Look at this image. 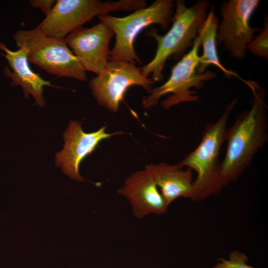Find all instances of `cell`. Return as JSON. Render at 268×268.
Segmentation results:
<instances>
[{
  "label": "cell",
  "instance_id": "ba28073f",
  "mask_svg": "<svg viewBox=\"0 0 268 268\" xmlns=\"http://www.w3.org/2000/svg\"><path fill=\"white\" fill-rule=\"evenodd\" d=\"M152 83L135 65L123 60H109L105 68L90 80L89 87L99 105L116 112L130 87L140 86L149 94Z\"/></svg>",
  "mask_w": 268,
  "mask_h": 268
},
{
  "label": "cell",
  "instance_id": "3957f363",
  "mask_svg": "<svg viewBox=\"0 0 268 268\" xmlns=\"http://www.w3.org/2000/svg\"><path fill=\"white\" fill-rule=\"evenodd\" d=\"M237 103V99H233L215 123L205 126L199 145L179 163L197 173L193 181L195 200L201 201L218 194L223 188L220 177V151L226 141L229 116Z\"/></svg>",
  "mask_w": 268,
  "mask_h": 268
},
{
  "label": "cell",
  "instance_id": "7a4b0ae2",
  "mask_svg": "<svg viewBox=\"0 0 268 268\" xmlns=\"http://www.w3.org/2000/svg\"><path fill=\"white\" fill-rule=\"evenodd\" d=\"M209 6V2L204 0H199L190 7L184 0L176 1L172 24L167 32L160 35L155 29H152L147 33L156 41L157 49L153 58L140 68L142 75L148 77L151 74L153 82L164 78L163 70L167 60L171 56L174 60H179L192 47Z\"/></svg>",
  "mask_w": 268,
  "mask_h": 268
},
{
  "label": "cell",
  "instance_id": "8fae6325",
  "mask_svg": "<svg viewBox=\"0 0 268 268\" xmlns=\"http://www.w3.org/2000/svg\"><path fill=\"white\" fill-rule=\"evenodd\" d=\"M106 126L90 133H85L78 121H70L64 134L65 144L62 151L56 155V165L62 168L63 172L70 178L78 182L85 179L80 175V163L91 154L99 142L122 132L108 133Z\"/></svg>",
  "mask_w": 268,
  "mask_h": 268
},
{
  "label": "cell",
  "instance_id": "4fadbf2b",
  "mask_svg": "<svg viewBox=\"0 0 268 268\" xmlns=\"http://www.w3.org/2000/svg\"><path fill=\"white\" fill-rule=\"evenodd\" d=\"M145 169L152 175L168 206L181 197L195 200L193 170L190 168L184 170L179 164L160 163L145 165Z\"/></svg>",
  "mask_w": 268,
  "mask_h": 268
},
{
  "label": "cell",
  "instance_id": "8992f818",
  "mask_svg": "<svg viewBox=\"0 0 268 268\" xmlns=\"http://www.w3.org/2000/svg\"><path fill=\"white\" fill-rule=\"evenodd\" d=\"M146 6L144 0H58L37 27L48 36L65 39L97 15L113 11H135Z\"/></svg>",
  "mask_w": 268,
  "mask_h": 268
},
{
  "label": "cell",
  "instance_id": "7c38bea8",
  "mask_svg": "<svg viewBox=\"0 0 268 268\" xmlns=\"http://www.w3.org/2000/svg\"><path fill=\"white\" fill-rule=\"evenodd\" d=\"M118 193L129 201L133 215L138 219L150 214L166 213L169 206L152 175L146 169L132 173Z\"/></svg>",
  "mask_w": 268,
  "mask_h": 268
},
{
  "label": "cell",
  "instance_id": "9c48e42d",
  "mask_svg": "<svg viewBox=\"0 0 268 268\" xmlns=\"http://www.w3.org/2000/svg\"><path fill=\"white\" fill-rule=\"evenodd\" d=\"M260 3L259 0H229L222 2V19L216 41L217 44H222L231 58L241 61L246 57L247 46L259 31L251 26L250 20Z\"/></svg>",
  "mask_w": 268,
  "mask_h": 268
},
{
  "label": "cell",
  "instance_id": "e0dca14e",
  "mask_svg": "<svg viewBox=\"0 0 268 268\" xmlns=\"http://www.w3.org/2000/svg\"><path fill=\"white\" fill-rule=\"evenodd\" d=\"M217 262L211 268H256L248 264L247 255L238 250L231 251L228 259L218 258Z\"/></svg>",
  "mask_w": 268,
  "mask_h": 268
},
{
  "label": "cell",
  "instance_id": "6da1fadb",
  "mask_svg": "<svg viewBox=\"0 0 268 268\" xmlns=\"http://www.w3.org/2000/svg\"><path fill=\"white\" fill-rule=\"evenodd\" d=\"M242 81L252 92L251 106L239 114L227 129V147L220 173L223 187L238 179L268 140L265 90L256 81Z\"/></svg>",
  "mask_w": 268,
  "mask_h": 268
},
{
  "label": "cell",
  "instance_id": "ac0fdd59",
  "mask_svg": "<svg viewBox=\"0 0 268 268\" xmlns=\"http://www.w3.org/2000/svg\"><path fill=\"white\" fill-rule=\"evenodd\" d=\"M56 1L54 0H31L30 4L34 7L41 9L46 16L50 12Z\"/></svg>",
  "mask_w": 268,
  "mask_h": 268
},
{
  "label": "cell",
  "instance_id": "5bb4252c",
  "mask_svg": "<svg viewBox=\"0 0 268 268\" xmlns=\"http://www.w3.org/2000/svg\"><path fill=\"white\" fill-rule=\"evenodd\" d=\"M0 49L4 52L5 54L2 55L5 57L13 70L11 71L7 67L4 69L5 74L11 79V85H20L25 97L31 95L38 106H44L45 101L43 96V87L53 86L50 81L43 79L31 69L26 49L21 47L16 51H12L0 42Z\"/></svg>",
  "mask_w": 268,
  "mask_h": 268
},
{
  "label": "cell",
  "instance_id": "9a60e30c",
  "mask_svg": "<svg viewBox=\"0 0 268 268\" xmlns=\"http://www.w3.org/2000/svg\"><path fill=\"white\" fill-rule=\"evenodd\" d=\"M218 23L219 19L214 12V7L212 6L198 33L203 52L202 54L200 56L197 71L199 73H203L209 66H213L219 68L227 78L235 76L242 80L237 73L227 69L220 62L217 51L216 41Z\"/></svg>",
  "mask_w": 268,
  "mask_h": 268
},
{
  "label": "cell",
  "instance_id": "277c9868",
  "mask_svg": "<svg viewBox=\"0 0 268 268\" xmlns=\"http://www.w3.org/2000/svg\"><path fill=\"white\" fill-rule=\"evenodd\" d=\"M173 6V0H156L150 5L125 17L108 14L98 16L100 22L108 25L116 36L109 60H123L135 65L141 64L134 49L135 38L142 30L152 24H159L166 30L172 21Z\"/></svg>",
  "mask_w": 268,
  "mask_h": 268
},
{
  "label": "cell",
  "instance_id": "2e32d148",
  "mask_svg": "<svg viewBox=\"0 0 268 268\" xmlns=\"http://www.w3.org/2000/svg\"><path fill=\"white\" fill-rule=\"evenodd\" d=\"M264 28L260 33L253 39L248 44L247 50H249L255 55L268 59V18L266 16L264 18Z\"/></svg>",
  "mask_w": 268,
  "mask_h": 268
},
{
  "label": "cell",
  "instance_id": "5b68a950",
  "mask_svg": "<svg viewBox=\"0 0 268 268\" xmlns=\"http://www.w3.org/2000/svg\"><path fill=\"white\" fill-rule=\"evenodd\" d=\"M13 39L18 48L26 49L28 61L46 72L59 77L87 80L86 71L65 39L48 36L37 27L17 30Z\"/></svg>",
  "mask_w": 268,
  "mask_h": 268
},
{
  "label": "cell",
  "instance_id": "30bf717a",
  "mask_svg": "<svg viewBox=\"0 0 268 268\" xmlns=\"http://www.w3.org/2000/svg\"><path fill=\"white\" fill-rule=\"evenodd\" d=\"M114 34L108 25L100 22L90 28L80 27L65 40L83 69L97 75L109 60V45Z\"/></svg>",
  "mask_w": 268,
  "mask_h": 268
},
{
  "label": "cell",
  "instance_id": "52a82bcc",
  "mask_svg": "<svg viewBox=\"0 0 268 268\" xmlns=\"http://www.w3.org/2000/svg\"><path fill=\"white\" fill-rule=\"evenodd\" d=\"M200 46V39L197 36L191 50L172 67L168 80L160 86L153 88L148 95L143 97L142 103L145 108L155 106L161 97L168 94L170 95L161 102V105L165 109L181 103L199 101L200 97L192 89H201L205 81L215 77V73L211 71L198 72Z\"/></svg>",
  "mask_w": 268,
  "mask_h": 268
}]
</instances>
